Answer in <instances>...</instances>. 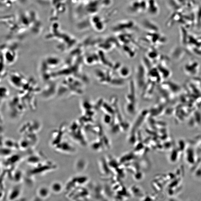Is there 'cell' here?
Returning <instances> with one entry per match:
<instances>
[{"label":"cell","instance_id":"6da1fadb","mask_svg":"<svg viewBox=\"0 0 201 201\" xmlns=\"http://www.w3.org/2000/svg\"><path fill=\"white\" fill-rule=\"evenodd\" d=\"M37 193L39 195V197L42 199H45L49 197L50 191L47 187H42L39 189Z\"/></svg>","mask_w":201,"mask_h":201},{"label":"cell","instance_id":"7a4b0ae2","mask_svg":"<svg viewBox=\"0 0 201 201\" xmlns=\"http://www.w3.org/2000/svg\"><path fill=\"white\" fill-rule=\"evenodd\" d=\"M21 193V191L19 188L16 187L12 190L10 194L9 195V200L11 201L14 200L19 196Z\"/></svg>","mask_w":201,"mask_h":201},{"label":"cell","instance_id":"3957f363","mask_svg":"<svg viewBox=\"0 0 201 201\" xmlns=\"http://www.w3.org/2000/svg\"><path fill=\"white\" fill-rule=\"evenodd\" d=\"M51 190L55 193L61 192L63 190L62 184L59 182H55L51 186Z\"/></svg>","mask_w":201,"mask_h":201}]
</instances>
